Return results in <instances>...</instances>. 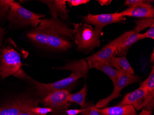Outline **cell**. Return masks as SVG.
I'll return each mask as SVG.
<instances>
[{"label":"cell","mask_w":154,"mask_h":115,"mask_svg":"<svg viewBox=\"0 0 154 115\" xmlns=\"http://www.w3.org/2000/svg\"><path fill=\"white\" fill-rule=\"evenodd\" d=\"M150 61L151 63H153L154 61V50H153V53H152V54H151V57H150Z\"/></svg>","instance_id":"33"},{"label":"cell","mask_w":154,"mask_h":115,"mask_svg":"<svg viewBox=\"0 0 154 115\" xmlns=\"http://www.w3.org/2000/svg\"><path fill=\"white\" fill-rule=\"evenodd\" d=\"M45 4L49 8V13L53 18L59 17L62 20H67L69 11L66 9V0H45L40 1Z\"/></svg>","instance_id":"14"},{"label":"cell","mask_w":154,"mask_h":115,"mask_svg":"<svg viewBox=\"0 0 154 115\" xmlns=\"http://www.w3.org/2000/svg\"><path fill=\"white\" fill-rule=\"evenodd\" d=\"M45 15L30 11L14 1L12 3L7 20L10 28L23 29L32 26L36 27L39 25L42 18Z\"/></svg>","instance_id":"2"},{"label":"cell","mask_w":154,"mask_h":115,"mask_svg":"<svg viewBox=\"0 0 154 115\" xmlns=\"http://www.w3.org/2000/svg\"><path fill=\"white\" fill-rule=\"evenodd\" d=\"M82 19L86 24L93 25L96 32L100 34H101L104 27L106 26L114 23H120L125 20L122 12L97 15L89 14L87 16L82 17Z\"/></svg>","instance_id":"9"},{"label":"cell","mask_w":154,"mask_h":115,"mask_svg":"<svg viewBox=\"0 0 154 115\" xmlns=\"http://www.w3.org/2000/svg\"><path fill=\"white\" fill-rule=\"evenodd\" d=\"M101 115H137V112L132 105L111 106L97 108Z\"/></svg>","instance_id":"15"},{"label":"cell","mask_w":154,"mask_h":115,"mask_svg":"<svg viewBox=\"0 0 154 115\" xmlns=\"http://www.w3.org/2000/svg\"><path fill=\"white\" fill-rule=\"evenodd\" d=\"M87 94V87L86 84L78 92L75 93H69L66 99L71 103L78 104L83 108L85 106V98Z\"/></svg>","instance_id":"19"},{"label":"cell","mask_w":154,"mask_h":115,"mask_svg":"<svg viewBox=\"0 0 154 115\" xmlns=\"http://www.w3.org/2000/svg\"><path fill=\"white\" fill-rule=\"evenodd\" d=\"M39 26L47 33H51L74 40V31L59 19H42Z\"/></svg>","instance_id":"10"},{"label":"cell","mask_w":154,"mask_h":115,"mask_svg":"<svg viewBox=\"0 0 154 115\" xmlns=\"http://www.w3.org/2000/svg\"><path fill=\"white\" fill-rule=\"evenodd\" d=\"M101 6H105L108 5L111 3L112 1L110 0H100V1H97Z\"/></svg>","instance_id":"29"},{"label":"cell","mask_w":154,"mask_h":115,"mask_svg":"<svg viewBox=\"0 0 154 115\" xmlns=\"http://www.w3.org/2000/svg\"><path fill=\"white\" fill-rule=\"evenodd\" d=\"M18 115H37L35 113L33 112L31 109L28 110H25L23 112H21Z\"/></svg>","instance_id":"30"},{"label":"cell","mask_w":154,"mask_h":115,"mask_svg":"<svg viewBox=\"0 0 154 115\" xmlns=\"http://www.w3.org/2000/svg\"><path fill=\"white\" fill-rule=\"evenodd\" d=\"M5 29L3 28L1 26H0V47L1 46L2 40V38L4 35V32H5Z\"/></svg>","instance_id":"32"},{"label":"cell","mask_w":154,"mask_h":115,"mask_svg":"<svg viewBox=\"0 0 154 115\" xmlns=\"http://www.w3.org/2000/svg\"><path fill=\"white\" fill-rule=\"evenodd\" d=\"M117 105H132L137 110L143 109L152 110L154 107V92H150L144 87H139L125 95Z\"/></svg>","instance_id":"5"},{"label":"cell","mask_w":154,"mask_h":115,"mask_svg":"<svg viewBox=\"0 0 154 115\" xmlns=\"http://www.w3.org/2000/svg\"><path fill=\"white\" fill-rule=\"evenodd\" d=\"M26 36L30 40L44 48H49L47 33L39 26L33 28L26 33Z\"/></svg>","instance_id":"16"},{"label":"cell","mask_w":154,"mask_h":115,"mask_svg":"<svg viewBox=\"0 0 154 115\" xmlns=\"http://www.w3.org/2000/svg\"><path fill=\"white\" fill-rule=\"evenodd\" d=\"M136 26L134 31L139 33L145 29L154 25V18H140L135 21Z\"/></svg>","instance_id":"21"},{"label":"cell","mask_w":154,"mask_h":115,"mask_svg":"<svg viewBox=\"0 0 154 115\" xmlns=\"http://www.w3.org/2000/svg\"><path fill=\"white\" fill-rule=\"evenodd\" d=\"M70 92V90L68 89L56 91L42 98L40 101L45 107L52 110V113L53 115H62L72 105V103L66 99Z\"/></svg>","instance_id":"6"},{"label":"cell","mask_w":154,"mask_h":115,"mask_svg":"<svg viewBox=\"0 0 154 115\" xmlns=\"http://www.w3.org/2000/svg\"><path fill=\"white\" fill-rule=\"evenodd\" d=\"M47 35L50 49L64 51L72 47V44L68 39L51 33H47Z\"/></svg>","instance_id":"17"},{"label":"cell","mask_w":154,"mask_h":115,"mask_svg":"<svg viewBox=\"0 0 154 115\" xmlns=\"http://www.w3.org/2000/svg\"><path fill=\"white\" fill-rule=\"evenodd\" d=\"M145 38H151L154 39V25L149 28L148 31L145 33L141 34L140 37L138 39V41Z\"/></svg>","instance_id":"26"},{"label":"cell","mask_w":154,"mask_h":115,"mask_svg":"<svg viewBox=\"0 0 154 115\" xmlns=\"http://www.w3.org/2000/svg\"><path fill=\"white\" fill-rule=\"evenodd\" d=\"M81 109H84L80 113L82 115H101L93 103H86L85 106Z\"/></svg>","instance_id":"24"},{"label":"cell","mask_w":154,"mask_h":115,"mask_svg":"<svg viewBox=\"0 0 154 115\" xmlns=\"http://www.w3.org/2000/svg\"><path fill=\"white\" fill-rule=\"evenodd\" d=\"M140 35L134 30L128 31L111 41L116 47L115 56L125 57L131 46L138 41Z\"/></svg>","instance_id":"11"},{"label":"cell","mask_w":154,"mask_h":115,"mask_svg":"<svg viewBox=\"0 0 154 115\" xmlns=\"http://www.w3.org/2000/svg\"><path fill=\"white\" fill-rule=\"evenodd\" d=\"M140 87H144L150 92H154V65L147 78L140 83Z\"/></svg>","instance_id":"23"},{"label":"cell","mask_w":154,"mask_h":115,"mask_svg":"<svg viewBox=\"0 0 154 115\" xmlns=\"http://www.w3.org/2000/svg\"><path fill=\"white\" fill-rule=\"evenodd\" d=\"M152 110H147L143 109L140 113L137 115H152Z\"/></svg>","instance_id":"31"},{"label":"cell","mask_w":154,"mask_h":115,"mask_svg":"<svg viewBox=\"0 0 154 115\" xmlns=\"http://www.w3.org/2000/svg\"><path fill=\"white\" fill-rule=\"evenodd\" d=\"M107 63L118 71L135 75L134 69L125 57L113 56L109 59Z\"/></svg>","instance_id":"18"},{"label":"cell","mask_w":154,"mask_h":115,"mask_svg":"<svg viewBox=\"0 0 154 115\" xmlns=\"http://www.w3.org/2000/svg\"><path fill=\"white\" fill-rule=\"evenodd\" d=\"M140 79L139 76L120 71L117 81L114 85V89L113 92L108 97L99 100L95 105V107L97 108L106 107L113 99L122 96L121 92L125 88L131 84L139 82Z\"/></svg>","instance_id":"7"},{"label":"cell","mask_w":154,"mask_h":115,"mask_svg":"<svg viewBox=\"0 0 154 115\" xmlns=\"http://www.w3.org/2000/svg\"><path fill=\"white\" fill-rule=\"evenodd\" d=\"M145 1V0H127V1H125L124 5H127V6L131 7L137 5V4L142 3Z\"/></svg>","instance_id":"28"},{"label":"cell","mask_w":154,"mask_h":115,"mask_svg":"<svg viewBox=\"0 0 154 115\" xmlns=\"http://www.w3.org/2000/svg\"><path fill=\"white\" fill-rule=\"evenodd\" d=\"M31 110L37 115H47L48 113L53 112L51 109L48 107H33L31 109Z\"/></svg>","instance_id":"25"},{"label":"cell","mask_w":154,"mask_h":115,"mask_svg":"<svg viewBox=\"0 0 154 115\" xmlns=\"http://www.w3.org/2000/svg\"><path fill=\"white\" fill-rule=\"evenodd\" d=\"M153 1H145L142 3L129 7L122 12L124 17L140 18H154V9L151 4Z\"/></svg>","instance_id":"13"},{"label":"cell","mask_w":154,"mask_h":115,"mask_svg":"<svg viewBox=\"0 0 154 115\" xmlns=\"http://www.w3.org/2000/svg\"><path fill=\"white\" fill-rule=\"evenodd\" d=\"M54 69L70 71H72V73L66 78L50 83H40L33 79L25 72L21 79H26L33 85L37 91V95L40 97L42 99L56 91L71 90V87H73L79 79L86 78L89 70L87 61L85 59L68 62L64 66Z\"/></svg>","instance_id":"1"},{"label":"cell","mask_w":154,"mask_h":115,"mask_svg":"<svg viewBox=\"0 0 154 115\" xmlns=\"http://www.w3.org/2000/svg\"><path fill=\"white\" fill-rule=\"evenodd\" d=\"M116 47L111 42L104 46L97 52L85 59L89 69L101 63H107L109 59L115 56Z\"/></svg>","instance_id":"12"},{"label":"cell","mask_w":154,"mask_h":115,"mask_svg":"<svg viewBox=\"0 0 154 115\" xmlns=\"http://www.w3.org/2000/svg\"><path fill=\"white\" fill-rule=\"evenodd\" d=\"M93 68L99 70L107 75L113 82L114 85L116 83L120 71H118L107 63H105L97 64Z\"/></svg>","instance_id":"20"},{"label":"cell","mask_w":154,"mask_h":115,"mask_svg":"<svg viewBox=\"0 0 154 115\" xmlns=\"http://www.w3.org/2000/svg\"><path fill=\"white\" fill-rule=\"evenodd\" d=\"M90 2L89 0H67L66 2L70 7H76L82 4H86Z\"/></svg>","instance_id":"27"},{"label":"cell","mask_w":154,"mask_h":115,"mask_svg":"<svg viewBox=\"0 0 154 115\" xmlns=\"http://www.w3.org/2000/svg\"><path fill=\"white\" fill-rule=\"evenodd\" d=\"M14 0H0V21L7 19Z\"/></svg>","instance_id":"22"},{"label":"cell","mask_w":154,"mask_h":115,"mask_svg":"<svg viewBox=\"0 0 154 115\" xmlns=\"http://www.w3.org/2000/svg\"><path fill=\"white\" fill-rule=\"evenodd\" d=\"M74 40L79 52L88 53L100 46V35L91 25L73 23Z\"/></svg>","instance_id":"3"},{"label":"cell","mask_w":154,"mask_h":115,"mask_svg":"<svg viewBox=\"0 0 154 115\" xmlns=\"http://www.w3.org/2000/svg\"><path fill=\"white\" fill-rule=\"evenodd\" d=\"M21 56L13 46L2 48L0 55V77L4 79L14 76L21 78L25 72L22 70Z\"/></svg>","instance_id":"4"},{"label":"cell","mask_w":154,"mask_h":115,"mask_svg":"<svg viewBox=\"0 0 154 115\" xmlns=\"http://www.w3.org/2000/svg\"><path fill=\"white\" fill-rule=\"evenodd\" d=\"M39 99L26 96H21L0 106V115H18L21 112L38 106Z\"/></svg>","instance_id":"8"}]
</instances>
